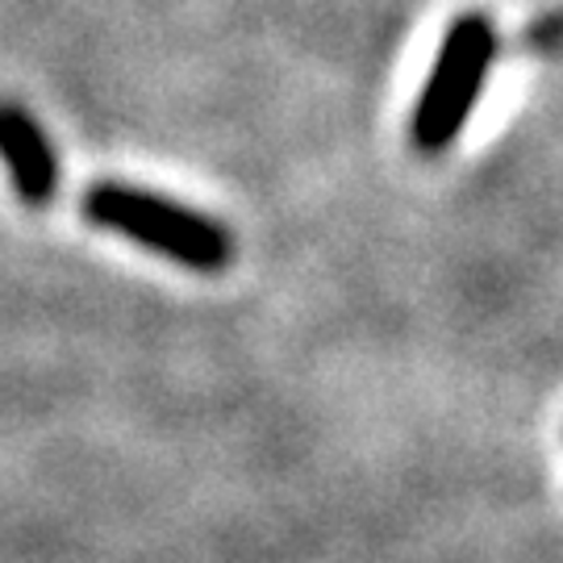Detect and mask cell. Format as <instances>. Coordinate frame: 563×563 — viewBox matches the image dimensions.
<instances>
[{"mask_svg":"<svg viewBox=\"0 0 563 563\" xmlns=\"http://www.w3.org/2000/svg\"><path fill=\"white\" fill-rule=\"evenodd\" d=\"M497 51H501L497 21L481 9H467L446 25L439 55L430 63V76H426L422 92L413 101V113H409L413 151L443 155L460 142L476 104H481L484 84L493 76Z\"/></svg>","mask_w":563,"mask_h":563,"instance_id":"cell-2","label":"cell"},{"mask_svg":"<svg viewBox=\"0 0 563 563\" xmlns=\"http://www.w3.org/2000/svg\"><path fill=\"white\" fill-rule=\"evenodd\" d=\"M80 213L84 222L101 225L109 234H121L142 251L176 263V267H188L197 276H222L239 255L230 225L192 209V205L176 201V197L139 188V184H88L80 197Z\"/></svg>","mask_w":563,"mask_h":563,"instance_id":"cell-1","label":"cell"},{"mask_svg":"<svg viewBox=\"0 0 563 563\" xmlns=\"http://www.w3.org/2000/svg\"><path fill=\"white\" fill-rule=\"evenodd\" d=\"M0 163L9 184L30 209H46L59 197L63 163L42 121L18 101H0Z\"/></svg>","mask_w":563,"mask_h":563,"instance_id":"cell-3","label":"cell"}]
</instances>
